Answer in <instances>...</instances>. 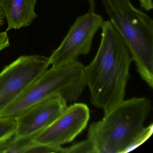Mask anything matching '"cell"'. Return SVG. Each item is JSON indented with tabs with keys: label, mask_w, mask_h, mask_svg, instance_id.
<instances>
[{
	"label": "cell",
	"mask_w": 153,
	"mask_h": 153,
	"mask_svg": "<svg viewBox=\"0 0 153 153\" xmlns=\"http://www.w3.org/2000/svg\"><path fill=\"white\" fill-rule=\"evenodd\" d=\"M103 22L102 17L94 11H89L78 17L59 47L53 51L49 57L50 64L60 66L78 60L80 55L88 54L94 36Z\"/></svg>",
	"instance_id": "8992f818"
},
{
	"label": "cell",
	"mask_w": 153,
	"mask_h": 153,
	"mask_svg": "<svg viewBox=\"0 0 153 153\" xmlns=\"http://www.w3.org/2000/svg\"><path fill=\"white\" fill-rule=\"evenodd\" d=\"M85 67L78 60L52 66L1 110L0 117L16 118L34 105L53 96H60L67 102L77 101L86 86Z\"/></svg>",
	"instance_id": "277c9868"
},
{
	"label": "cell",
	"mask_w": 153,
	"mask_h": 153,
	"mask_svg": "<svg viewBox=\"0 0 153 153\" xmlns=\"http://www.w3.org/2000/svg\"><path fill=\"white\" fill-rule=\"evenodd\" d=\"M50 64L49 57L23 55L0 72V111L38 79Z\"/></svg>",
	"instance_id": "5b68a950"
},
{
	"label": "cell",
	"mask_w": 153,
	"mask_h": 153,
	"mask_svg": "<svg viewBox=\"0 0 153 153\" xmlns=\"http://www.w3.org/2000/svg\"><path fill=\"white\" fill-rule=\"evenodd\" d=\"M110 22L120 35L140 76L153 87V21L131 0H102Z\"/></svg>",
	"instance_id": "7a4b0ae2"
},
{
	"label": "cell",
	"mask_w": 153,
	"mask_h": 153,
	"mask_svg": "<svg viewBox=\"0 0 153 153\" xmlns=\"http://www.w3.org/2000/svg\"><path fill=\"white\" fill-rule=\"evenodd\" d=\"M4 19H5V15H4L3 11L0 9V20H1V19L3 20Z\"/></svg>",
	"instance_id": "2e32d148"
},
{
	"label": "cell",
	"mask_w": 153,
	"mask_h": 153,
	"mask_svg": "<svg viewBox=\"0 0 153 153\" xmlns=\"http://www.w3.org/2000/svg\"><path fill=\"white\" fill-rule=\"evenodd\" d=\"M153 124L151 123L146 127H143L142 129L135 136L128 147L125 149L123 153H128L137 148L144 142H146L153 134Z\"/></svg>",
	"instance_id": "8fae6325"
},
{
	"label": "cell",
	"mask_w": 153,
	"mask_h": 153,
	"mask_svg": "<svg viewBox=\"0 0 153 153\" xmlns=\"http://www.w3.org/2000/svg\"><path fill=\"white\" fill-rule=\"evenodd\" d=\"M101 43L92 62L85 67L91 103L108 113L124 100L132 59L127 45L110 20L101 27Z\"/></svg>",
	"instance_id": "6da1fadb"
},
{
	"label": "cell",
	"mask_w": 153,
	"mask_h": 153,
	"mask_svg": "<svg viewBox=\"0 0 153 153\" xmlns=\"http://www.w3.org/2000/svg\"><path fill=\"white\" fill-rule=\"evenodd\" d=\"M10 45V39L7 31L0 32V52Z\"/></svg>",
	"instance_id": "4fadbf2b"
},
{
	"label": "cell",
	"mask_w": 153,
	"mask_h": 153,
	"mask_svg": "<svg viewBox=\"0 0 153 153\" xmlns=\"http://www.w3.org/2000/svg\"><path fill=\"white\" fill-rule=\"evenodd\" d=\"M87 1L89 3V7H90L89 11L94 12L95 10V2L94 0H87Z\"/></svg>",
	"instance_id": "9a60e30c"
},
{
	"label": "cell",
	"mask_w": 153,
	"mask_h": 153,
	"mask_svg": "<svg viewBox=\"0 0 153 153\" xmlns=\"http://www.w3.org/2000/svg\"><path fill=\"white\" fill-rule=\"evenodd\" d=\"M67 103L55 95L34 105L16 118L15 136L33 137L56 120L68 107Z\"/></svg>",
	"instance_id": "ba28073f"
},
{
	"label": "cell",
	"mask_w": 153,
	"mask_h": 153,
	"mask_svg": "<svg viewBox=\"0 0 153 153\" xmlns=\"http://www.w3.org/2000/svg\"><path fill=\"white\" fill-rule=\"evenodd\" d=\"M90 118L88 106L76 103L68 106L49 127L33 137L34 141L52 146L72 142L86 128Z\"/></svg>",
	"instance_id": "52a82bcc"
},
{
	"label": "cell",
	"mask_w": 153,
	"mask_h": 153,
	"mask_svg": "<svg viewBox=\"0 0 153 153\" xmlns=\"http://www.w3.org/2000/svg\"><path fill=\"white\" fill-rule=\"evenodd\" d=\"M65 153H97L92 140H86L76 143L68 147H65Z\"/></svg>",
	"instance_id": "7c38bea8"
},
{
	"label": "cell",
	"mask_w": 153,
	"mask_h": 153,
	"mask_svg": "<svg viewBox=\"0 0 153 153\" xmlns=\"http://www.w3.org/2000/svg\"><path fill=\"white\" fill-rule=\"evenodd\" d=\"M16 128V118L0 117V144L15 135Z\"/></svg>",
	"instance_id": "30bf717a"
},
{
	"label": "cell",
	"mask_w": 153,
	"mask_h": 153,
	"mask_svg": "<svg viewBox=\"0 0 153 153\" xmlns=\"http://www.w3.org/2000/svg\"><path fill=\"white\" fill-rule=\"evenodd\" d=\"M37 0H0V9L7 23V32L29 26L36 17Z\"/></svg>",
	"instance_id": "9c48e42d"
},
{
	"label": "cell",
	"mask_w": 153,
	"mask_h": 153,
	"mask_svg": "<svg viewBox=\"0 0 153 153\" xmlns=\"http://www.w3.org/2000/svg\"><path fill=\"white\" fill-rule=\"evenodd\" d=\"M151 103L146 97L123 100L101 120L89 125L88 138L97 153H123L144 127Z\"/></svg>",
	"instance_id": "3957f363"
},
{
	"label": "cell",
	"mask_w": 153,
	"mask_h": 153,
	"mask_svg": "<svg viewBox=\"0 0 153 153\" xmlns=\"http://www.w3.org/2000/svg\"><path fill=\"white\" fill-rule=\"evenodd\" d=\"M140 6L146 11H150L153 8L152 0H138Z\"/></svg>",
	"instance_id": "5bb4252c"
}]
</instances>
